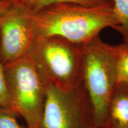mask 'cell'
Segmentation results:
<instances>
[{
  "label": "cell",
  "mask_w": 128,
  "mask_h": 128,
  "mask_svg": "<svg viewBox=\"0 0 128 128\" xmlns=\"http://www.w3.org/2000/svg\"><path fill=\"white\" fill-rule=\"evenodd\" d=\"M108 48L114 60L118 83L128 86V43L108 44Z\"/></svg>",
  "instance_id": "obj_9"
},
{
  "label": "cell",
  "mask_w": 128,
  "mask_h": 128,
  "mask_svg": "<svg viewBox=\"0 0 128 128\" xmlns=\"http://www.w3.org/2000/svg\"><path fill=\"white\" fill-rule=\"evenodd\" d=\"M104 127L128 128V86L117 84L110 98Z\"/></svg>",
  "instance_id": "obj_7"
},
{
  "label": "cell",
  "mask_w": 128,
  "mask_h": 128,
  "mask_svg": "<svg viewBox=\"0 0 128 128\" xmlns=\"http://www.w3.org/2000/svg\"><path fill=\"white\" fill-rule=\"evenodd\" d=\"M0 106L14 110L12 98L10 96L6 78H5L4 65L1 63V60H0Z\"/></svg>",
  "instance_id": "obj_12"
},
{
  "label": "cell",
  "mask_w": 128,
  "mask_h": 128,
  "mask_svg": "<svg viewBox=\"0 0 128 128\" xmlns=\"http://www.w3.org/2000/svg\"><path fill=\"white\" fill-rule=\"evenodd\" d=\"M28 54L48 84L63 90L81 84V45L58 36L34 39Z\"/></svg>",
  "instance_id": "obj_2"
},
{
  "label": "cell",
  "mask_w": 128,
  "mask_h": 128,
  "mask_svg": "<svg viewBox=\"0 0 128 128\" xmlns=\"http://www.w3.org/2000/svg\"><path fill=\"white\" fill-rule=\"evenodd\" d=\"M4 71L14 110L28 128H41L48 83L29 54L4 65Z\"/></svg>",
  "instance_id": "obj_4"
},
{
  "label": "cell",
  "mask_w": 128,
  "mask_h": 128,
  "mask_svg": "<svg viewBox=\"0 0 128 128\" xmlns=\"http://www.w3.org/2000/svg\"><path fill=\"white\" fill-rule=\"evenodd\" d=\"M13 110L0 106V128H28L19 124Z\"/></svg>",
  "instance_id": "obj_11"
},
{
  "label": "cell",
  "mask_w": 128,
  "mask_h": 128,
  "mask_svg": "<svg viewBox=\"0 0 128 128\" xmlns=\"http://www.w3.org/2000/svg\"><path fill=\"white\" fill-rule=\"evenodd\" d=\"M33 40L32 14L17 1L0 20V60L2 65L27 56Z\"/></svg>",
  "instance_id": "obj_6"
},
{
  "label": "cell",
  "mask_w": 128,
  "mask_h": 128,
  "mask_svg": "<svg viewBox=\"0 0 128 128\" xmlns=\"http://www.w3.org/2000/svg\"><path fill=\"white\" fill-rule=\"evenodd\" d=\"M117 22L113 6L88 7L71 3L48 6L32 14L34 39L58 36L81 45Z\"/></svg>",
  "instance_id": "obj_1"
},
{
  "label": "cell",
  "mask_w": 128,
  "mask_h": 128,
  "mask_svg": "<svg viewBox=\"0 0 128 128\" xmlns=\"http://www.w3.org/2000/svg\"><path fill=\"white\" fill-rule=\"evenodd\" d=\"M21 6L33 14L43 8L58 3H71L88 7L113 6L112 0H18Z\"/></svg>",
  "instance_id": "obj_8"
},
{
  "label": "cell",
  "mask_w": 128,
  "mask_h": 128,
  "mask_svg": "<svg viewBox=\"0 0 128 128\" xmlns=\"http://www.w3.org/2000/svg\"><path fill=\"white\" fill-rule=\"evenodd\" d=\"M14 1H18V0H14Z\"/></svg>",
  "instance_id": "obj_16"
},
{
  "label": "cell",
  "mask_w": 128,
  "mask_h": 128,
  "mask_svg": "<svg viewBox=\"0 0 128 128\" xmlns=\"http://www.w3.org/2000/svg\"><path fill=\"white\" fill-rule=\"evenodd\" d=\"M82 83L94 113L96 127L104 124L110 98L118 84L114 60L108 44L97 36L81 44Z\"/></svg>",
  "instance_id": "obj_3"
},
{
  "label": "cell",
  "mask_w": 128,
  "mask_h": 128,
  "mask_svg": "<svg viewBox=\"0 0 128 128\" xmlns=\"http://www.w3.org/2000/svg\"><path fill=\"white\" fill-rule=\"evenodd\" d=\"M16 1L14 0H0V14H4L8 12Z\"/></svg>",
  "instance_id": "obj_13"
},
{
  "label": "cell",
  "mask_w": 128,
  "mask_h": 128,
  "mask_svg": "<svg viewBox=\"0 0 128 128\" xmlns=\"http://www.w3.org/2000/svg\"><path fill=\"white\" fill-rule=\"evenodd\" d=\"M96 128H105L104 126H102V127H97Z\"/></svg>",
  "instance_id": "obj_14"
},
{
  "label": "cell",
  "mask_w": 128,
  "mask_h": 128,
  "mask_svg": "<svg viewBox=\"0 0 128 128\" xmlns=\"http://www.w3.org/2000/svg\"><path fill=\"white\" fill-rule=\"evenodd\" d=\"M94 113L82 83L63 90L48 84L41 128H96Z\"/></svg>",
  "instance_id": "obj_5"
},
{
  "label": "cell",
  "mask_w": 128,
  "mask_h": 128,
  "mask_svg": "<svg viewBox=\"0 0 128 128\" xmlns=\"http://www.w3.org/2000/svg\"><path fill=\"white\" fill-rule=\"evenodd\" d=\"M2 14H0V20H1V16H2Z\"/></svg>",
  "instance_id": "obj_15"
},
{
  "label": "cell",
  "mask_w": 128,
  "mask_h": 128,
  "mask_svg": "<svg viewBox=\"0 0 128 128\" xmlns=\"http://www.w3.org/2000/svg\"><path fill=\"white\" fill-rule=\"evenodd\" d=\"M112 1L113 13L117 22L114 29L122 35L124 43H128V0Z\"/></svg>",
  "instance_id": "obj_10"
}]
</instances>
